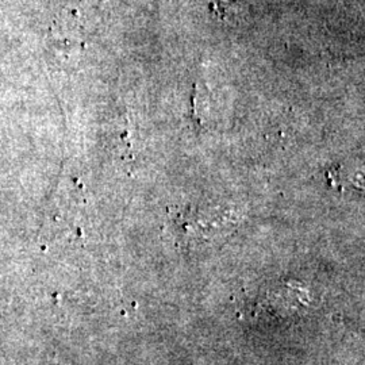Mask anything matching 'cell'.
I'll return each instance as SVG.
<instances>
[{"instance_id":"obj_2","label":"cell","mask_w":365,"mask_h":365,"mask_svg":"<svg viewBox=\"0 0 365 365\" xmlns=\"http://www.w3.org/2000/svg\"><path fill=\"white\" fill-rule=\"evenodd\" d=\"M253 0H210V11L221 21L235 22L245 16Z\"/></svg>"},{"instance_id":"obj_1","label":"cell","mask_w":365,"mask_h":365,"mask_svg":"<svg viewBox=\"0 0 365 365\" xmlns=\"http://www.w3.org/2000/svg\"><path fill=\"white\" fill-rule=\"evenodd\" d=\"M178 242L185 249H197L218 241L235 225L229 210L220 206H185L170 211Z\"/></svg>"}]
</instances>
